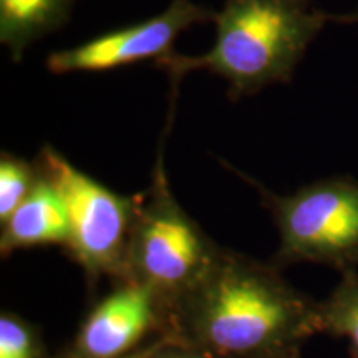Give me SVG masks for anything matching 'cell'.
Segmentation results:
<instances>
[{"mask_svg": "<svg viewBox=\"0 0 358 358\" xmlns=\"http://www.w3.org/2000/svg\"><path fill=\"white\" fill-rule=\"evenodd\" d=\"M319 308L275 266L221 248L199 284L168 308L163 335L214 358H290L320 334Z\"/></svg>", "mask_w": 358, "mask_h": 358, "instance_id": "obj_1", "label": "cell"}, {"mask_svg": "<svg viewBox=\"0 0 358 358\" xmlns=\"http://www.w3.org/2000/svg\"><path fill=\"white\" fill-rule=\"evenodd\" d=\"M327 24L329 12L313 0H226L214 17L216 40L208 52H174L155 65L166 71L171 85L191 71L216 75L237 101L289 83Z\"/></svg>", "mask_w": 358, "mask_h": 358, "instance_id": "obj_2", "label": "cell"}, {"mask_svg": "<svg viewBox=\"0 0 358 358\" xmlns=\"http://www.w3.org/2000/svg\"><path fill=\"white\" fill-rule=\"evenodd\" d=\"M161 143L150 189L140 208L128 248L127 280L146 285L168 312L208 274L221 248L174 198Z\"/></svg>", "mask_w": 358, "mask_h": 358, "instance_id": "obj_3", "label": "cell"}, {"mask_svg": "<svg viewBox=\"0 0 358 358\" xmlns=\"http://www.w3.org/2000/svg\"><path fill=\"white\" fill-rule=\"evenodd\" d=\"M256 187L280 237V264L313 262L343 272L358 266V181L350 176L320 179L280 196L256 179Z\"/></svg>", "mask_w": 358, "mask_h": 358, "instance_id": "obj_4", "label": "cell"}, {"mask_svg": "<svg viewBox=\"0 0 358 358\" xmlns=\"http://www.w3.org/2000/svg\"><path fill=\"white\" fill-rule=\"evenodd\" d=\"M64 199L70 222L66 249L95 279L128 275V248L140 208V196H123L71 164L60 151L45 145L35 159Z\"/></svg>", "mask_w": 358, "mask_h": 358, "instance_id": "obj_5", "label": "cell"}, {"mask_svg": "<svg viewBox=\"0 0 358 358\" xmlns=\"http://www.w3.org/2000/svg\"><path fill=\"white\" fill-rule=\"evenodd\" d=\"M216 12L194 0H171L151 19L113 30L77 47L53 52L47 57V70L55 75L80 71H106L140 62H155L174 53V42L192 25L214 22Z\"/></svg>", "mask_w": 358, "mask_h": 358, "instance_id": "obj_6", "label": "cell"}, {"mask_svg": "<svg viewBox=\"0 0 358 358\" xmlns=\"http://www.w3.org/2000/svg\"><path fill=\"white\" fill-rule=\"evenodd\" d=\"M164 329L166 310L153 290L124 280L90 310L70 353L80 358H123L145 347L143 342L151 334L163 335Z\"/></svg>", "mask_w": 358, "mask_h": 358, "instance_id": "obj_7", "label": "cell"}, {"mask_svg": "<svg viewBox=\"0 0 358 358\" xmlns=\"http://www.w3.org/2000/svg\"><path fill=\"white\" fill-rule=\"evenodd\" d=\"M69 237L70 222L64 199L50 179L40 171L29 196L2 222L0 250L7 256L15 249L34 245L62 244L66 248Z\"/></svg>", "mask_w": 358, "mask_h": 358, "instance_id": "obj_8", "label": "cell"}, {"mask_svg": "<svg viewBox=\"0 0 358 358\" xmlns=\"http://www.w3.org/2000/svg\"><path fill=\"white\" fill-rule=\"evenodd\" d=\"M75 0H0V43L12 62L24 60L35 42L64 29Z\"/></svg>", "mask_w": 358, "mask_h": 358, "instance_id": "obj_9", "label": "cell"}, {"mask_svg": "<svg viewBox=\"0 0 358 358\" xmlns=\"http://www.w3.org/2000/svg\"><path fill=\"white\" fill-rule=\"evenodd\" d=\"M320 334L345 337L352 358H358V274L348 271L332 294L320 302Z\"/></svg>", "mask_w": 358, "mask_h": 358, "instance_id": "obj_10", "label": "cell"}, {"mask_svg": "<svg viewBox=\"0 0 358 358\" xmlns=\"http://www.w3.org/2000/svg\"><path fill=\"white\" fill-rule=\"evenodd\" d=\"M40 176L35 161L3 151L0 156V224L19 208Z\"/></svg>", "mask_w": 358, "mask_h": 358, "instance_id": "obj_11", "label": "cell"}, {"mask_svg": "<svg viewBox=\"0 0 358 358\" xmlns=\"http://www.w3.org/2000/svg\"><path fill=\"white\" fill-rule=\"evenodd\" d=\"M0 358H43L37 330L10 312H3L0 317Z\"/></svg>", "mask_w": 358, "mask_h": 358, "instance_id": "obj_12", "label": "cell"}, {"mask_svg": "<svg viewBox=\"0 0 358 358\" xmlns=\"http://www.w3.org/2000/svg\"><path fill=\"white\" fill-rule=\"evenodd\" d=\"M150 358H214L203 350L198 348L185 345V343L174 342V340L168 338L166 335L161 337L159 345L156 347L153 355Z\"/></svg>", "mask_w": 358, "mask_h": 358, "instance_id": "obj_13", "label": "cell"}, {"mask_svg": "<svg viewBox=\"0 0 358 358\" xmlns=\"http://www.w3.org/2000/svg\"><path fill=\"white\" fill-rule=\"evenodd\" d=\"M161 337H163V335H159V337L153 338V340H151L150 343H146L145 347H141L140 350H136V352L129 353V355L123 357V358H150L151 355H153V352L156 350V347L159 345V342H161ZM62 358H80V357L73 355V353H69V355H65V357H62Z\"/></svg>", "mask_w": 358, "mask_h": 358, "instance_id": "obj_14", "label": "cell"}, {"mask_svg": "<svg viewBox=\"0 0 358 358\" xmlns=\"http://www.w3.org/2000/svg\"><path fill=\"white\" fill-rule=\"evenodd\" d=\"M329 24L334 25H358V10L345 13H329Z\"/></svg>", "mask_w": 358, "mask_h": 358, "instance_id": "obj_15", "label": "cell"}, {"mask_svg": "<svg viewBox=\"0 0 358 358\" xmlns=\"http://www.w3.org/2000/svg\"><path fill=\"white\" fill-rule=\"evenodd\" d=\"M290 358H301V353H297V355H294V357H290Z\"/></svg>", "mask_w": 358, "mask_h": 358, "instance_id": "obj_16", "label": "cell"}]
</instances>
